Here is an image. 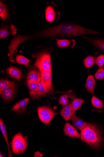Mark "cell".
Here are the masks:
<instances>
[{
  "mask_svg": "<svg viewBox=\"0 0 104 157\" xmlns=\"http://www.w3.org/2000/svg\"><path fill=\"white\" fill-rule=\"evenodd\" d=\"M93 107L95 109L102 110L104 109V102L94 96L91 99Z\"/></svg>",
  "mask_w": 104,
  "mask_h": 157,
  "instance_id": "18",
  "label": "cell"
},
{
  "mask_svg": "<svg viewBox=\"0 0 104 157\" xmlns=\"http://www.w3.org/2000/svg\"><path fill=\"white\" fill-rule=\"evenodd\" d=\"M37 82L39 87L38 91L37 92L31 91L29 92L30 95L33 100L38 99L42 97L53 94L41 83L40 77Z\"/></svg>",
  "mask_w": 104,
  "mask_h": 157,
  "instance_id": "6",
  "label": "cell"
},
{
  "mask_svg": "<svg viewBox=\"0 0 104 157\" xmlns=\"http://www.w3.org/2000/svg\"><path fill=\"white\" fill-rule=\"evenodd\" d=\"M13 82L6 79H1L0 81V92L7 88Z\"/></svg>",
  "mask_w": 104,
  "mask_h": 157,
  "instance_id": "26",
  "label": "cell"
},
{
  "mask_svg": "<svg viewBox=\"0 0 104 157\" xmlns=\"http://www.w3.org/2000/svg\"><path fill=\"white\" fill-rule=\"evenodd\" d=\"M40 78L41 83L53 94L54 91L52 87V73L46 71H41Z\"/></svg>",
  "mask_w": 104,
  "mask_h": 157,
  "instance_id": "7",
  "label": "cell"
},
{
  "mask_svg": "<svg viewBox=\"0 0 104 157\" xmlns=\"http://www.w3.org/2000/svg\"><path fill=\"white\" fill-rule=\"evenodd\" d=\"M95 82L94 77L92 75H89L86 81L85 87L87 91L92 94L93 95H95Z\"/></svg>",
  "mask_w": 104,
  "mask_h": 157,
  "instance_id": "13",
  "label": "cell"
},
{
  "mask_svg": "<svg viewBox=\"0 0 104 157\" xmlns=\"http://www.w3.org/2000/svg\"><path fill=\"white\" fill-rule=\"evenodd\" d=\"M37 109L40 120L45 124H49L54 117L58 114L57 113L48 106L39 107Z\"/></svg>",
  "mask_w": 104,
  "mask_h": 157,
  "instance_id": "4",
  "label": "cell"
},
{
  "mask_svg": "<svg viewBox=\"0 0 104 157\" xmlns=\"http://www.w3.org/2000/svg\"><path fill=\"white\" fill-rule=\"evenodd\" d=\"M84 101L81 98H75L72 102L73 109L75 112L82 105Z\"/></svg>",
  "mask_w": 104,
  "mask_h": 157,
  "instance_id": "23",
  "label": "cell"
},
{
  "mask_svg": "<svg viewBox=\"0 0 104 157\" xmlns=\"http://www.w3.org/2000/svg\"><path fill=\"white\" fill-rule=\"evenodd\" d=\"M8 16V11L4 4L1 2L0 4V16L4 21H6Z\"/></svg>",
  "mask_w": 104,
  "mask_h": 157,
  "instance_id": "20",
  "label": "cell"
},
{
  "mask_svg": "<svg viewBox=\"0 0 104 157\" xmlns=\"http://www.w3.org/2000/svg\"><path fill=\"white\" fill-rule=\"evenodd\" d=\"M27 140L20 133L14 136L12 140L11 146L12 152L16 154H23L26 149Z\"/></svg>",
  "mask_w": 104,
  "mask_h": 157,
  "instance_id": "2",
  "label": "cell"
},
{
  "mask_svg": "<svg viewBox=\"0 0 104 157\" xmlns=\"http://www.w3.org/2000/svg\"><path fill=\"white\" fill-rule=\"evenodd\" d=\"M34 66L36 67L40 71H46L52 73V65L51 56L47 52L40 54L34 63Z\"/></svg>",
  "mask_w": 104,
  "mask_h": 157,
  "instance_id": "3",
  "label": "cell"
},
{
  "mask_svg": "<svg viewBox=\"0 0 104 157\" xmlns=\"http://www.w3.org/2000/svg\"><path fill=\"white\" fill-rule=\"evenodd\" d=\"M16 61L18 63L24 65L27 67L29 66L30 63L29 60L22 55L17 56L16 57Z\"/></svg>",
  "mask_w": 104,
  "mask_h": 157,
  "instance_id": "21",
  "label": "cell"
},
{
  "mask_svg": "<svg viewBox=\"0 0 104 157\" xmlns=\"http://www.w3.org/2000/svg\"><path fill=\"white\" fill-rule=\"evenodd\" d=\"M95 77L98 80L104 79V68L102 67L99 68L95 74Z\"/></svg>",
  "mask_w": 104,
  "mask_h": 157,
  "instance_id": "27",
  "label": "cell"
},
{
  "mask_svg": "<svg viewBox=\"0 0 104 157\" xmlns=\"http://www.w3.org/2000/svg\"><path fill=\"white\" fill-rule=\"evenodd\" d=\"M0 157H4L3 156V155L2 154V153L1 152V153H0Z\"/></svg>",
  "mask_w": 104,
  "mask_h": 157,
  "instance_id": "31",
  "label": "cell"
},
{
  "mask_svg": "<svg viewBox=\"0 0 104 157\" xmlns=\"http://www.w3.org/2000/svg\"><path fill=\"white\" fill-rule=\"evenodd\" d=\"M58 47L60 48H65L69 46L70 44V41L68 40H58L56 41Z\"/></svg>",
  "mask_w": 104,
  "mask_h": 157,
  "instance_id": "25",
  "label": "cell"
},
{
  "mask_svg": "<svg viewBox=\"0 0 104 157\" xmlns=\"http://www.w3.org/2000/svg\"><path fill=\"white\" fill-rule=\"evenodd\" d=\"M9 31L5 28H1L0 31V38L3 39L8 36L9 35Z\"/></svg>",
  "mask_w": 104,
  "mask_h": 157,
  "instance_id": "29",
  "label": "cell"
},
{
  "mask_svg": "<svg viewBox=\"0 0 104 157\" xmlns=\"http://www.w3.org/2000/svg\"><path fill=\"white\" fill-rule=\"evenodd\" d=\"M46 18L47 21L51 22L53 21L56 17V14L53 8L49 6L47 7L45 12Z\"/></svg>",
  "mask_w": 104,
  "mask_h": 157,
  "instance_id": "17",
  "label": "cell"
},
{
  "mask_svg": "<svg viewBox=\"0 0 104 157\" xmlns=\"http://www.w3.org/2000/svg\"><path fill=\"white\" fill-rule=\"evenodd\" d=\"M40 77V71L35 69H32L27 74V80L37 82Z\"/></svg>",
  "mask_w": 104,
  "mask_h": 157,
  "instance_id": "15",
  "label": "cell"
},
{
  "mask_svg": "<svg viewBox=\"0 0 104 157\" xmlns=\"http://www.w3.org/2000/svg\"><path fill=\"white\" fill-rule=\"evenodd\" d=\"M81 139L85 143L95 149L102 145L103 137L101 128L96 124L88 123L81 131Z\"/></svg>",
  "mask_w": 104,
  "mask_h": 157,
  "instance_id": "1",
  "label": "cell"
},
{
  "mask_svg": "<svg viewBox=\"0 0 104 157\" xmlns=\"http://www.w3.org/2000/svg\"><path fill=\"white\" fill-rule=\"evenodd\" d=\"M7 73L14 79L20 81L22 78V73L21 71L18 68L14 67H10L6 70Z\"/></svg>",
  "mask_w": 104,
  "mask_h": 157,
  "instance_id": "11",
  "label": "cell"
},
{
  "mask_svg": "<svg viewBox=\"0 0 104 157\" xmlns=\"http://www.w3.org/2000/svg\"><path fill=\"white\" fill-rule=\"evenodd\" d=\"M16 91V84L13 82L7 88L0 92V94L5 102H8L14 98Z\"/></svg>",
  "mask_w": 104,
  "mask_h": 157,
  "instance_id": "5",
  "label": "cell"
},
{
  "mask_svg": "<svg viewBox=\"0 0 104 157\" xmlns=\"http://www.w3.org/2000/svg\"><path fill=\"white\" fill-rule=\"evenodd\" d=\"M37 82L27 80V86L29 89L30 90V91L35 92L38 91L39 87Z\"/></svg>",
  "mask_w": 104,
  "mask_h": 157,
  "instance_id": "22",
  "label": "cell"
},
{
  "mask_svg": "<svg viewBox=\"0 0 104 157\" xmlns=\"http://www.w3.org/2000/svg\"><path fill=\"white\" fill-rule=\"evenodd\" d=\"M88 39L91 44L96 48L104 51V40L100 39H95L84 37Z\"/></svg>",
  "mask_w": 104,
  "mask_h": 157,
  "instance_id": "16",
  "label": "cell"
},
{
  "mask_svg": "<svg viewBox=\"0 0 104 157\" xmlns=\"http://www.w3.org/2000/svg\"><path fill=\"white\" fill-rule=\"evenodd\" d=\"M43 155V154L41 153L39 151H37L35 152L34 157H42Z\"/></svg>",
  "mask_w": 104,
  "mask_h": 157,
  "instance_id": "30",
  "label": "cell"
},
{
  "mask_svg": "<svg viewBox=\"0 0 104 157\" xmlns=\"http://www.w3.org/2000/svg\"><path fill=\"white\" fill-rule=\"evenodd\" d=\"M70 119L73 125L78 128L81 131H82L88 124L77 117L75 114H74Z\"/></svg>",
  "mask_w": 104,
  "mask_h": 157,
  "instance_id": "12",
  "label": "cell"
},
{
  "mask_svg": "<svg viewBox=\"0 0 104 157\" xmlns=\"http://www.w3.org/2000/svg\"><path fill=\"white\" fill-rule=\"evenodd\" d=\"M75 112L73 109L72 102H71L64 106L62 109L60 113L64 120L67 121L70 119Z\"/></svg>",
  "mask_w": 104,
  "mask_h": 157,
  "instance_id": "8",
  "label": "cell"
},
{
  "mask_svg": "<svg viewBox=\"0 0 104 157\" xmlns=\"http://www.w3.org/2000/svg\"><path fill=\"white\" fill-rule=\"evenodd\" d=\"M95 59L94 57L91 56H88L84 61V64L87 68L90 67L95 63Z\"/></svg>",
  "mask_w": 104,
  "mask_h": 157,
  "instance_id": "24",
  "label": "cell"
},
{
  "mask_svg": "<svg viewBox=\"0 0 104 157\" xmlns=\"http://www.w3.org/2000/svg\"><path fill=\"white\" fill-rule=\"evenodd\" d=\"M69 97L72 98H75V97H73L70 95V94H65L61 96L59 99V102L60 104L63 106H65L68 104Z\"/></svg>",
  "mask_w": 104,
  "mask_h": 157,
  "instance_id": "19",
  "label": "cell"
},
{
  "mask_svg": "<svg viewBox=\"0 0 104 157\" xmlns=\"http://www.w3.org/2000/svg\"><path fill=\"white\" fill-rule=\"evenodd\" d=\"M29 100V98L21 100L13 105L12 110L20 113L24 112L26 109Z\"/></svg>",
  "mask_w": 104,
  "mask_h": 157,
  "instance_id": "9",
  "label": "cell"
},
{
  "mask_svg": "<svg viewBox=\"0 0 104 157\" xmlns=\"http://www.w3.org/2000/svg\"><path fill=\"white\" fill-rule=\"evenodd\" d=\"M64 131L65 134L69 137L78 138H80L81 135L76 128L70 123H66L64 127Z\"/></svg>",
  "mask_w": 104,
  "mask_h": 157,
  "instance_id": "10",
  "label": "cell"
},
{
  "mask_svg": "<svg viewBox=\"0 0 104 157\" xmlns=\"http://www.w3.org/2000/svg\"><path fill=\"white\" fill-rule=\"evenodd\" d=\"M0 129H1L2 132L4 136L8 148L9 156L12 157L9 147L6 128L4 122L1 118L0 119Z\"/></svg>",
  "mask_w": 104,
  "mask_h": 157,
  "instance_id": "14",
  "label": "cell"
},
{
  "mask_svg": "<svg viewBox=\"0 0 104 157\" xmlns=\"http://www.w3.org/2000/svg\"><path fill=\"white\" fill-rule=\"evenodd\" d=\"M95 62L98 66H102L104 64V55H100L97 57L95 60Z\"/></svg>",
  "mask_w": 104,
  "mask_h": 157,
  "instance_id": "28",
  "label": "cell"
}]
</instances>
